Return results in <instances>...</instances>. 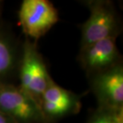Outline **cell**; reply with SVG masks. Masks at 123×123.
<instances>
[{
    "mask_svg": "<svg viewBox=\"0 0 123 123\" xmlns=\"http://www.w3.org/2000/svg\"><path fill=\"white\" fill-rule=\"evenodd\" d=\"M114 25V13L107 6L102 4L93 6L89 18L82 26L83 48L102 39L111 37Z\"/></svg>",
    "mask_w": 123,
    "mask_h": 123,
    "instance_id": "3",
    "label": "cell"
},
{
    "mask_svg": "<svg viewBox=\"0 0 123 123\" xmlns=\"http://www.w3.org/2000/svg\"><path fill=\"white\" fill-rule=\"evenodd\" d=\"M73 105L59 104V103H54L46 102V101H42L41 102V110L43 112H45L50 116L58 117L66 114L70 111Z\"/></svg>",
    "mask_w": 123,
    "mask_h": 123,
    "instance_id": "9",
    "label": "cell"
},
{
    "mask_svg": "<svg viewBox=\"0 0 123 123\" xmlns=\"http://www.w3.org/2000/svg\"><path fill=\"white\" fill-rule=\"evenodd\" d=\"M18 18L26 35L38 39L58 23V14L47 0H25L21 4Z\"/></svg>",
    "mask_w": 123,
    "mask_h": 123,
    "instance_id": "1",
    "label": "cell"
},
{
    "mask_svg": "<svg viewBox=\"0 0 123 123\" xmlns=\"http://www.w3.org/2000/svg\"><path fill=\"white\" fill-rule=\"evenodd\" d=\"M31 84L28 95L31 96L41 107L42 96L51 80L45 65L33 46H31Z\"/></svg>",
    "mask_w": 123,
    "mask_h": 123,
    "instance_id": "6",
    "label": "cell"
},
{
    "mask_svg": "<svg viewBox=\"0 0 123 123\" xmlns=\"http://www.w3.org/2000/svg\"><path fill=\"white\" fill-rule=\"evenodd\" d=\"M0 123H11L10 118H8L6 116H5L1 112H0Z\"/></svg>",
    "mask_w": 123,
    "mask_h": 123,
    "instance_id": "11",
    "label": "cell"
},
{
    "mask_svg": "<svg viewBox=\"0 0 123 123\" xmlns=\"http://www.w3.org/2000/svg\"><path fill=\"white\" fill-rule=\"evenodd\" d=\"M42 101L59 103V104L70 105L73 106H74L75 105V102L70 93H69V91L63 89V88L55 85L52 81L50 82L47 88L44 91L43 96H42L41 102Z\"/></svg>",
    "mask_w": 123,
    "mask_h": 123,
    "instance_id": "7",
    "label": "cell"
},
{
    "mask_svg": "<svg viewBox=\"0 0 123 123\" xmlns=\"http://www.w3.org/2000/svg\"><path fill=\"white\" fill-rule=\"evenodd\" d=\"M90 123H122V111L120 109H113L111 112H102Z\"/></svg>",
    "mask_w": 123,
    "mask_h": 123,
    "instance_id": "10",
    "label": "cell"
},
{
    "mask_svg": "<svg viewBox=\"0 0 123 123\" xmlns=\"http://www.w3.org/2000/svg\"><path fill=\"white\" fill-rule=\"evenodd\" d=\"M83 61L90 69H100L114 62L117 56V46L114 36L108 37L84 48Z\"/></svg>",
    "mask_w": 123,
    "mask_h": 123,
    "instance_id": "5",
    "label": "cell"
},
{
    "mask_svg": "<svg viewBox=\"0 0 123 123\" xmlns=\"http://www.w3.org/2000/svg\"><path fill=\"white\" fill-rule=\"evenodd\" d=\"M13 63V55L6 42L0 38V75L6 73Z\"/></svg>",
    "mask_w": 123,
    "mask_h": 123,
    "instance_id": "8",
    "label": "cell"
},
{
    "mask_svg": "<svg viewBox=\"0 0 123 123\" xmlns=\"http://www.w3.org/2000/svg\"><path fill=\"white\" fill-rule=\"evenodd\" d=\"M0 112L18 123H31L42 117L41 107L21 89L0 85Z\"/></svg>",
    "mask_w": 123,
    "mask_h": 123,
    "instance_id": "2",
    "label": "cell"
},
{
    "mask_svg": "<svg viewBox=\"0 0 123 123\" xmlns=\"http://www.w3.org/2000/svg\"><path fill=\"white\" fill-rule=\"evenodd\" d=\"M101 98L113 109H120L123 103V73L120 68L102 74L96 81Z\"/></svg>",
    "mask_w": 123,
    "mask_h": 123,
    "instance_id": "4",
    "label": "cell"
}]
</instances>
